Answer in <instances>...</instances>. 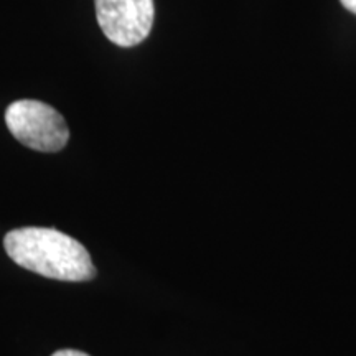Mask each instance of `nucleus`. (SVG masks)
I'll list each match as a JSON object with an SVG mask.
<instances>
[{"instance_id": "obj_4", "label": "nucleus", "mask_w": 356, "mask_h": 356, "mask_svg": "<svg viewBox=\"0 0 356 356\" xmlns=\"http://www.w3.org/2000/svg\"><path fill=\"white\" fill-rule=\"evenodd\" d=\"M51 356H89V355L78 350H58L56 353H53Z\"/></svg>"}, {"instance_id": "obj_3", "label": "nucleus", "mask_w": 356, "mask_h": 356, "mask_svg": "<svg viewBox=\"0 0 356 356\" xmlns=\"http://www.w3.org/2000/svg\"><path fill=\"white\" fill-rule=\"evenodd\" d=\"M95 7L102 33L118 47L142 43L154 26V0H95Z\"/></svg>"}, {"instance_id": "obj_2", "label": "nucleus", "mask_w": 356, "mask_h": 356, "mask_svg": "<svg viewBox=\"0 0 356 356\" xmlns=\"http://www.w3.org/2000/svg\"><path fill=\"white\" fill-rule=\"evenodd\" d=\"M6 124L17 140L38 152H58L70 139L63 115L42 101L12 102L6 111Z\"/></svg>"}, {"instance_id": "obj_5", "label": "nucleus", "mask_w": 356, "mask_h": 356, "mask_svg": "<svg viewBox=\"0 0 356 356\" xmlns=\"http://www.w3.org/2000/svg\"><path fill=\"white\" fill-rule=\"evenodd\" d=\"M340 2L346 10H350L351 13H356V0H340Z\"/></svg>"}, {"instance_id": "obj_1", "label": "nucleus", "mask_w": 356, "mask_h": 356, "mask_svg": "<svg viewBox=\"0 0 356 356\" xmlns=\"http://www.w3.org/2000/svg\"><path fill=\"white\" fill-rule=\"evenodd\" d=\"M3 248L15 264L43 277L68 282L96 277L88 249L58 229L37 226L13 229L3 238Z\"/></svg>"}]
</instances>
